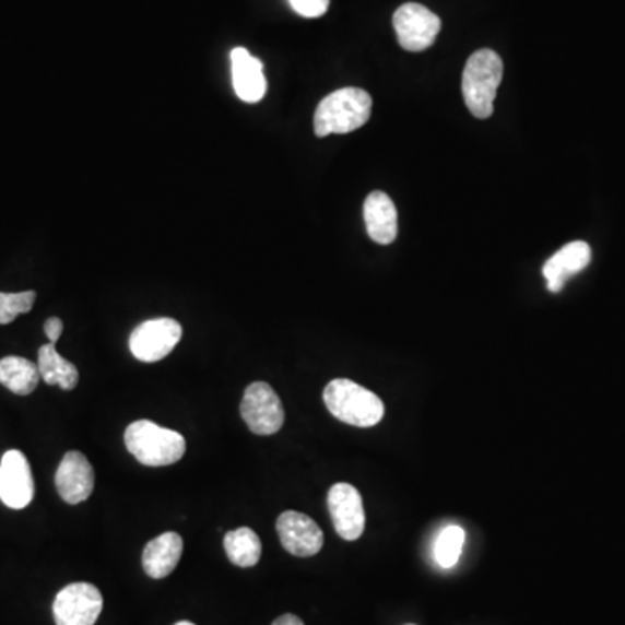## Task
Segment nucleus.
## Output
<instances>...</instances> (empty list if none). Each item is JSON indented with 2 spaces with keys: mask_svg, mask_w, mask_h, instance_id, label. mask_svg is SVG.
<instances>
[{
  "mask_svg": "<svg viewBox=\"0 0 625 625\" xmlns=\"http://www.w3.org/2000/svg\"><path fill=\"white\" fill-rule=\"evenodd\" d=\"M373 115V97L358 87L330 93L321 99L315 111V134H347L364 127Z\"/></svg>",
  "mask_w": 625,
  "mask_h": 625,
  "instance_id": "nucleus-1",
  "label": "nucleus"
},
{
  "mask_svg": "<svg viewBox=\"0 0 625 625\" xmlns=\"http://www.w3.org/2000/svg\"><path fill=\"white\" fill-rule=\"evenodd\" d=\"M126 447L135 461L150 468L176 464L187 452V439L178 432L141 418L126 429Z\"/></svg>",
  "mask_w": 625,
  "mask_h": 625,
  "instance_id": "nucleus-2",
  "label": "nucleus"
},
{
  "mask_svg": "<svg viewBox=\"0 0 625 625\" xmlns=\"http://www.w3.org/2000/svg\"><path fill=\"white\" fill-rule=\"evenodd\" d=\"M503 75V60L492 49H480L469 56L462 73V94L468 110L476 119H488L494 114V102Z\"/></svg>",
  "mask_w": 625,
  "mask_h": 625,
  "instance_id": "nucleus-3",
  "label": "nucleus"
},
{
  "mask_svg": "<svg viewBox=\"0 0 625 625\" xmlns=\"http://www.w3.org/2000/svg\"><path fill=\"white\" fill-rule=\"evenodd\" d=\"M323 402L330 414L341 423L356 427H373L385 417V403L370 389L350 379H334L323 391Z\"/></svg>",
  "mask_w": 625,
  "mask_h": 625,
  "instance_id": "nucleus-4",
  "label": "nucleus"
},
{
  "mask_svg": "<svg viewBox=\"0 0 625 625\" xmlns=\"http://www.w3.org/2000/svg\"><path fill=\"white\" fill-rule=\"evenodd\" d=\"M182 338V327L174 318L146 320L132 330L129 347L134 358L144 364H155L173 353Z\"/></svg>",
  "mask_w": 625,
  "mask_h": 625,
  "instance_id": "nucleus-5",
  "label": "nucleus"
},
{
  "mask_svg": "<svg viewBox=\"0 0 625 625\" xmlns=\"http://www.w3.org/2000/svg\"><path fill=\"white\" fill-rule=\"evenodd\" d=\"M240 414L253 435L270 436L282 429L285 410L268 382H252L241 398Z\"/></svg>",
  "mask_w": 625,
  "mask_h": 625,
  "instance_id": "nucleus-6",
  "label": "nucleus"
},
{
  "mask_svg": "<svg viewBox=\"0 0 625 625\" xmlns=\"http://www.w3.org/2000/svg\"><path fill=\"white\" fill-rule=\"evenodd\" d=\"M398 43L409 52H423L435 44L441 20L423 4L400 5L393 16Z\"/></svg>",
  "mask_w": 625,
  "mask_h": 625,
  "instance_id": "nucleus-7",
  "label": "nucleus"
},
{
  "mask_svg": "<svg viewBox=\"0 0 625 625\" xmlns=\"http://www.w3.org/2000/svg\"><path fill=\"white\" fill-rule=\"evenodd\" d=\"M102 610V592L87 582L70 583L58 592L52 603L56 625H94Z\"/></svg>",
  "mask_w": 625,
  "mask_h": 625,
  "instance_id": "nucleus-8",
  "label": "nucleus"
},
{
  "mask_svg": "<svg viewBox=\"0 0 625 625\" xmlns=\"http://www.w3.org/2000/svg\"><path fill=\"white\" fill-rule=\"evenodd\" d=\"M327 503L335 532L341 539L351 542L364 535V500L355 486L350 483H335L334 486H330Z\"/></svg>",
  "mask_w": 625,
  "mask_h": 625,
  "instance_id": "nucleus-9",
  "label": "nucleus"
},
{
  "mask_svg": "<svg viewBox=\"0 0 625 625\" xmlns=\"http://www.w3.org/2000/svg\"><path fill=\"white\" fill-rule=\"evenodd\" d=\"M34 495V474L28 459L20 450H9L0 461V500L11 509H25Z\"/></svg>",
  "mask_w": 625,
  "mask_h": 625,
  "instance_id": "nucleus-10",
  "label": "nucleus"
},
{
  "mask_svg": "<svg viewBox=\"0 0 625 625\" xmlns=\"http://www.w3.org/2000/svg\"><path fill=\"white\" fill-rule=\"evenodd\" d=\"M276 532L283 550L297 558H311L323 547V532L308 515L285 511L276 520Z\"/></svg>",
  "mask_w": 625,
  "mask_h": 625,
  "instance_id": "nucleus-11",
  "label": "nucleus"
},
{
  "mask_svg": "<svg viewBox=\"0 0 625 625\" xmlns=\"http://www.w3.org/2000/svg\"><path fill=\"white\" fill-rule=\"evenodd\" d=\"M56 491L67 504H81L94 491V469L82 452L64 453L56 471Z\"/></svg>",
  "mask_w": 625,
  "mask_h": 625,
  "instance_id": "nucleus-12",
  "label": "nucleus"
},
{
  "mask_svg": "<svg viewBox=\"0 0 625 625\" xmlns=\"http://www.w3.org/2000/svg\"><path fill=\"white\" fill-rule=\"evenodd\" d=\"M233 87L241 102L258 103L267 94L268 82L261 60L244 47L232 51Z\"/></svg>",
  "mask_w": 625,
  "mask_h": 625,
  "instance_id": "nucleus-13",
  "label": "nucleus"
},
{
  "mask_svg": "<svg viewBox=\"0 0 625 625\" xmlns=\"http://www.w3.org/2000/svg\"><path fill=\"white\" fill-rule=\"evenodd\" d=\"M591 262V247L586 241H571L554 253L542 268V275L551 292H559L568 279L586 270Z\"/></svg>",
  "mask_w": 625,
  "mask_h": 625,
  "instance_id": "nucleus-14",
  "label": "nucleus"
},
{
  "mask_svg": "<svg viewBox=\"0 0 625 625\" xmlns=\"http://www.w3.org/2000/svg\"><path fill=\"white\" fill-rule=\"evenodd\" d=\"M364 220L368 237L380 246H389L397 240L398 212L393 200L382 191H373L364 203Z\"/></svg>",
  "mask_w": 625,
  "mask_h": 625,
  "instance_id": "nucleus-15",
  "label": "nucleus"
},
{
  "mask_svg": "<svg viewBox=\"0 0 625 625\" xmlns=\"http://www.w3.org/2000/svg\"><path fill=\"white\" fill-rule=\"evenodd\" d=\"M182 554V539L179 533L165 532L150 541L143 551V568L152 579L169 577Z\"/></svg>",
  "mask_w": 625,
  "mask_h": 625,
  "instance_id": "nucleus-16",
  "label": "nucleus"
},
{
  "mask_svg": "<svg viewBox=\"0 0 625 625\" xmlns=\"http://www.w3.org/2000/svg\"><path fill=\"white\" fill-rule=\"evenodd\" d=\"M37 367L46 385L60 386L64 391H72L79 385V370L58 353L56 344L40 346Z\"/></svg>",
  "mask_w": 625,
  "mask_h": 625,
  "instance_id": "nucleus-17",
  "label": "nucleus"
},
{
  "mask_svg": "<svg viewBox=\"0 0 625 625\" xmlns=\"http://www.w3.org/2000/svg\"><path fill=\"white\" fill-rule=\"evenodd\" d=\"M40 380L37 365L22 356H5L0 359V385L20 397L34 393Z\"/></svg>",
  "mask_w": 625,
  "mask_h": 625,
  "instance_id": "nucleus-18",
  "label": "nucleus"
},
{
  "mask_svg": "<svg viewBox=\"0 0 625 625\" xmlns=\"http://www.w3.org/2000/svg\"><path fill=\"white\" fill-rule=\"evenodd\" d=\"M224 551L228 554V559L233 565L250 568V566L258 565L261 559V539L252 529L241 527L224 535Z\"/></svg>",
  "mask_w": 625,
  "mask_h": 625,
  "instance_id": "nucleus-19",
  "label": "nucleus"
},
{
  "mask_svg": "<svg viewBox=\"0 0 625 625\" xmlns=\"http://www.w3.org/2000/svg\"><path fill=\"white\" fill-rule=\"evenodd\" d=\"M465 533L461 527L452 524L439 533L435 545L436 562L444 568H452L461 558L462 545H464Z\"/></svg>",
  "mask_w": 625,
  "mask_h": 625,
  "instance_id": "nucleus-20",
  "label": "nucleus"
},
{
  "mask_svg": "<svg viewBox=\"0 0 625 625\" xmlns=\"http://www.w3.org/2000/svg\"><path fill=\"white\" fill-rule=\"evenodd\" d=\"M37 294L34 291L4 294L0 292V326H8L16 320L17 315L31 311L34 308Z\"/></svg>",
  "mask_w": 625,
  "mask_h": 625,
  "instance_id": "nucleus-21",
  "label": "nucleus"
},
{
  "mask_svg": "<svg viewBox=\"0 0 625 625\" xmlns=\"http://www.w3.org/2000/svg\"><path fill=\"white\" fill-rule=\"evenodd\" d=\"M299 16L320 17L327 13L330 0H288Z\"/></svg>",
  "mask_w": 625,
  "mask_h": 625,
  "instance_id": "nucleus-22",
  "label": "nucleus"
},
{
  "mask_svg": "<svg viewBox=\"0 0 625 625\" xmlns=\"http://www.w3.org/2000/svg\"><path fill=\"white\" fill-rule=\"evenodd\" d=\"M44 332H46L49 343H58V339L63 334V321L56 317L49 318V320L44 323Z\"/></svg>",
  "mask_w": 625,
  "mask_h": 625,
  "instance_id": "nucleus-23",
  "label": "nucleus"
},
{
  "mask_svg": "<svg viewBox=\"0 0 625 625\" xmlns=\"http://www.w3.org/2000/svg\"><path fill=\"white\" fill-rule=\"evenodd\" d=\"M271 625H305V622L300 621L296 615H292V613H285Z\"/></svg>",
  "mask_w": 625,
  "mask_h": 625,
  "instance_id": "nucleus-24",
  "label": "nucleus"
},
{
  "mask_svg": "<svg viewBox=\"0 0 625 625\" xmlns=\"http://www.w3.org/2000/svg\"><path fill=\"white\" fill-rule=\"evenodd\" d=\"M174 625H194V624H193V622L182 621V622H178V624H174Z\"/></svg>",
  "mask_w": 625,
  "mask_h": 625,
  "instance_id": "nucleus-25",
  "label": "nucleus"
}]
</instances>
